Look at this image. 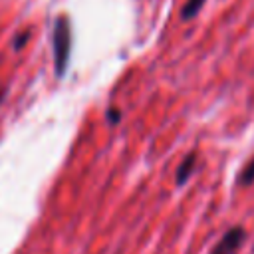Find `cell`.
I'll use <instances>...</instances> for the list:
<instances>
[{"label": "cell", "instance_id": "ba28073f", "mask_svg": "<svg viewBox=\"0 0 254 254\" xmlns=\"http://www.w3.org/2000/svg\"><path fill=\"white\" fill-rule=\"evenodd\" d=\"M4 97H6V89H0V105H2V101H4Z\"/></svg>", "mask_w": 254, "mask_h": 254}, {"label": "cell", "instance_id": "52a82bcc", "mask_svg": "<svg viewBox=\"0 0 254 254\" xmlns=\"http://www.w3.org/2000/svg\"><path fill=\"white\" fill-rule=\"evenodd\" d=\"M107 119L115 125L117 121H119V113H117V109H109V113H107Z\"/></svg>", "mask_w": 254, "mask_h": 254}, {"label": "cell", "instance_id": "6da1fadb", "mask_svg": "<svg viewBox=\"0 0 254 254\" xmlns=\"http://www.w3.org/2000/svg\"><path fill=\"white\" fill-rule=\"evenodd\" d=\"M52 46H54V69L58 77L65 75L67 64H69V54H71V26L69 18L65 14L58 16L54 22V32H52Z\"/></svg>", "mask_w": 254, "mask_h": 254}, {"label": "cell", "instance_id": "5b68a950", "mask_svg": "<svg viewBox=\"0 0 254 254\" xmlns=\"http://www.w3.org/2000/svg\"><path fill=\"white\" fill-rule=\"evenodd\" d=\"M238 183L242 185V187H248V185H252L254 183V157L246 163V167L242 169V173H240V177H238Z\"/></svg>", "mask_w": 254, "mask_h": 254}, {"label": "cell", "instance_id": "8992f818", "mask_svg": "<svg viewBox=\"0 0 254 254\" xmlns=\"http://www.w3.org/2000/svg\"><path fill=\"white\" fill-rule=\"evenodd\" d=\"M26 40H28V32H26V34H20V36L14 40V50H20L22 44H26Z\"/></svg>", "mask_w": 254, "mask_h": 254}, {"label": "cell", "instance_id": "7a4b0ae2", "mask_svg": "<svg viewBox=\"0 0 254 254\" xmlns=\"http://www.w3.org/2000/svg\"><path fill=\"white\" fill-rule=\"evenodd\" d=\"M246 240V232L242 226H232L212 248L210 254H236L242 246V242Z\"/></svg>", "mask_w": 254, "mask_h": 254}, {"label": "cell", "instance_id": "277c9868", "mask_svg": "<svg viewBox=\"0 0 254 254\" xmlns=\"http://www.w3.org/2000/svg\"><path fill=\"white\" fill-rule=\"evenodd\" d=\"M204 2H206V0H187V4H185L183 10H181V18H183V20L194 18V16L198 14V10L202 8Z\"/></svg>", "mask_w": 254, "mask_h": 254}, {"label": "cell", "instance_id": "3957f363", "mask_svg": "<svg viewBox=\"0 0 254 254\" xmlns=\"http://www.w3.org/2000/svg\"><path fill=\"white\" fill-rule=\"evenodd\" d=\"M194 163H196V155H194V153L187 155V157L181 161V165H179V169H177V185H185V183L189 181L190 173L194 171Z\"/></svg>", "mask_w": 254, "mask_h": 254}]
</instances>
